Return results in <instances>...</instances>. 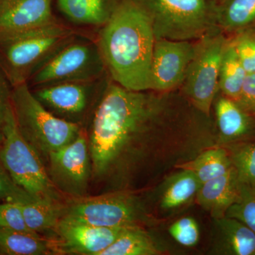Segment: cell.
<instances>
[{"instance_id":"ba28073f","label":"cell","mask_w":255,"mask_h":255,"mask_svg":"<svg viewBox=\"0 0 255 255\" xmlns=\"http://www.w3.org/2000/svg\"><path fill=\"white\" fill-rule=\"evenodd\" d=\"M229 36L219 28L194 41V53L182 91L196 110L209 117L211 106L219 92L220 66Z\"/></svg>"},{"instance_id":"f546056e","label":"cell","mask_w":255,"mask_h":255,"mask_svg":"<svg viewBox=\"0 0 255 255\" xmlns=\"http://www.w3.org/2000/svg\"><path fill=\"white\" fill-rule=\"evenodd\" d=\"M0 199L25 204L38 201L15 184L0 161Z\"/></svg>"},{"instance_id":"8fae6325","label":"cell","mask_w":255,"mask_h":255,"mask_svg":"<svg viewBox=\"0 0 255 255\" xmlns=\"http://www.w3.org/2000/svg\"><path fill=\"white\" fill-rule=\"evenodd\" d=\"M194 53V41L155 39L150 91L167 93L182 85Z\"/></svg>"},{"instance_id":"d4e9b609","label":"cell","mask_w":255,"mask_h":255,"mask_svg":"<svg viewBox=\"0 0 255 255\" xmlns=\"http://www.w3.org/2000/svg\"><path fill=\"white\" fill-rule=\"evenodd\" d=\"M162 251L142 226H130L101 255H157Z\"/></svg>"},{"instance_id":"277c9868","label":"cell","mask_w":255,"mask_h":255,"mask_svg":"<svg viewBox=\"0 0 255 255\" xmlns=\"http://www.w3.org/2000/svg\"><path fill=\"white\" fill-rule=\"evenodd\" d=\"M11 105L20 133L43 162L50 152L68 145L81 132L78 123L56 117L42 105L26 82L12 87Z\"/></svg>"},{"instance_id":"9c48e42d","label":"cell","mask_w":255,"mask_h":255,"mask_svg":"<svg viewBox=\"0 0 255 255\" xmlns=\"http://www.w3.org/2000/svg\"><path fill=\"white\" fill-rule=\"evenodd\" d=\"M73 39L33 73L32 83L41 87L63 82H88L102 75L105 67L98 46Z\"/></svg>"},{"instance_id":"4316f807","label":"cell","mask_w":255,"mask_h":255,"mask_svg":"<svg viewBox=\"0 0 255 255\" xmlns=\"http://www.w3.org/2000/svg\"><path fill=\"white\" fill-rule=\"evenodd\" d=\"M226 217L237 219L255 233V187L241 183L239 200L228 209Z\"/></svg>"},{"instance_id":"1f68e13d","label":"cell","mask_w":255,"mask_h":255,"mask_svg":"<svg viewBox=\"0 0 255 255\" xmlns=\"http://www.w3.org/2000/svg\"><path fill=\"white\" fill-rule=\"evenodd\" d=\"M236 103L255 117V73H248Z\"/></svg>"},{"instance_id":"e0dca14e","label":"cell","mask_w":255,"mask_h":255,"mask_svg":"<svg viewBox=\"0 0 255 255\" xmlns=\"http://www.w3.org/2000/svg\"><path fill=\"white\" fill-rule=\"evenodd\" d=\"M215 251L218 254L255 255V233L232 218L214 219Z\"/></svg>"},{"instance_id":"44dd1931","label":"cell","mask_w":255,"mask_h":255,"mask_svg":"<svg viewBox=\"0 0 255 255\" xmlns=\"http://www.w3.org/2000/svg\"><path fill=\"white\" fill-rule=\"evenodd\" d=\"M201 184L194 174L181 169L164 183L159 199L161 209L171 211L186 205L195 199Z\"/></svg>"},{"instance_id":"30bf717a","label":"cell","mask_w":255,"mask_h":255,"mask_svg":"<svg viewBox=\"0 0 255 255\" xmlns=\"http://www.w3.org/2000/svg\"><path fill=\"white\" fill-rule=\"evenodd\" d=\"M46 163L52 182L61 194L72 199L86 196L92 162L88 136L83 130L73 142L50 152Z\"/></svg>"},{"instance_id":"ac0fdd59","label":"cell","mask_w":255,"mask_h":255,"mask_svg":"<svg viewBox=\"0 0 255 255\" xmlns=\"http://www.w3.org/2000/svg\"><path fill=\"white\" fill-rule=\"evenodd\" d=\"M217 27L226 35L255 27V0H216Z\"/></svg>"},{"instance_id":"484cf974","label":"cell","mask_w":255,"mask_h":255,"mask_svg":"<svg viewBox=\"0 0 255 255\" xmlns=\"http://www.w3.org/2000/svg\"><path fill=\"white\" fill-rule=\"evenodd\" d=\"M227 146L240 182L255 187V142H243Z\"/></svg>"},{"instance_id":"cb8c5ba5","label":"cell","mask_w":255,"mask_h":255,"mask_svg":"<svg viewBox=\"0 0 255 255\" xmlns=\"http://www.w3.org/2000/svg\"><path fill=\"white\" fill-rule=\"evenodd\" d=\"M247 75L248 73L233 46L229 36L220 66L219 92L224 97L236 102Z\"/></svg>"},{"instance_id":"9a60e30c","label":"cell","mask_w":255,"mask_h":255,"mask_svg":"<svg viewBox=\"0 0 255 255\" xmlns=\"http://www.w3.org/2000/svg\"><path fill=\"white\" fill-rule=\"evenodd\" d=\"M241 187L237 172L233 166L226 174L201 184L196 201L213 219H221L239 200Z\"/></svg>"},{"instance_id":"4fadbf2b","label":"cell","mask_w":255,"mask_h":255,"mask_svg":"<svg viewBox=\"0 0 255 255\" xmlns=\"http://www.w3.org/2000/svg\"><path fill=\"white\" fill-rule=\"evenodd\" d=\"M52 0H0V33L25 31L56 22Z\"/></svg>"},{"instance_id":"5b68a950","label":"cell","mask_w":255,"mask_h":255,"mask_svg":"<svg viewBox=\"0 0 255 255\" xmlns=\"http://www.w3.org/2000/svg\"><path fill=\"white\" fill-rule=\"evenodd\" d=\"M1 128L3 141L0 145V161L15 184L38 200L63 202L44 162L20 133L11 105Z\"/></svg>"},{"instance_id":"4dcf8cb0","label":"cell","mask_w":255,"mask_h":255,"mask_svg":"<svg viewBox=\"0 0 255 255\" xmlns=\"http://www.w3.org/2000/svg\"><path fill=\"white\" fill-rule=\"evenodd\" d=\"M0 228H7L38 235L28 228L23 219L19 204L12 201H6L0 204Z\"/></svg>"},{"instance_id":"7402d4cb","label":"cell","mask_w":255,"mask_h":255,"mask_svg":"<svg viewBox=\"0 0 255 255\" xmlns=\"http://www.w3.org/2000/svg\"><path fill=\"white\" fill-rule=\"evenodd\" d=\"M232 167L229 152L221 147L204 151L195 158L176 165L194 174L201 184L226 174Z\"/></svg>"},{"instance_id":"83f0119b","label":"cell","mask_w":255,"mask_h":255,"mask_svg":"<svg viewBox=\"0 0 255 255\" xmlns=\"http://www.w3.org/2000/svg\"><path fill=\"white\" fill-rule=\"evenodd\" d=\"M248 73H255V27L230 36Z\"/></svg>"},{"instance_id":"52a82bcc","label":"cell","mask_w":255,"mask_h":255,"mask_svg":"<svg viewBox=\"0 0 255 255\" xmlns=\"http://www.w3.org/2000/svg\"><path fill=\"white\" fill-rule=\"evenodd\" d=\"M148 217L132 191L116 190L65 203L62 219L101 227L142 226Z\"/></svg>"},{"instance_id":"603a6c76","label":"cell","mask_w":255,"mask_h":255,"mask_svg":"<svg viewBox=\"0 0 255 255\" xmlns=\"http://www.w3.org/2000/svg\"><path fill=\"white\" fill-rule=\"evenodd\" d=\"M19 206L26 226L40 235L51 231L55 232L63 218L65 203L38 200Z\"/></svg>"},{"instance_id":"6da1fadb","label":"cell","mask_w":255,"mask_h":255,"mask_svg":"<svg viewBox=\"0 0 255 255\" xmlns=\"http://www.w3.org/2000/svg\"><path fill=\"white\" fill-rule=\"evenodd\" d=\"M114 82L97 106L88 136L92 179L122 187L130 182L152 146L163 99Z\"/></svg>"},{"instance_id":"8992f818","label":"cell","mask_w":255,"mask_h":255,"mask_svg":"<svg viewBox=\"0 0 255 255\" xmlns=\"http://www.w3.org/2000/svg\"><path fill=\"white\" fill-rule=\"evenodd\" d=\"M150 18L155 39L196 41L217 27L216 0H135Z\"/></svg>"},{"instance_id":"d6a6232c","label":"cell","mask_w":255,"mask_h":255,"mask_svg":"<svg viewBox=\"0 0 255 255\" xmlns=\"http://www.w3.org/2000/svg\"><path fill=\"white\" fill-rule=\"evenodd\" d=\"M12 85L0 64V128L4 122L5 117L11 107Z\"/></svg>"},{"instance_id":"7a4b0ae2","label":"cell","mask_w":255,"mask_h":255,"mask_svg":"<svg viewBox=\"0 0 255 255\" xmlns=\"http://www.w3.org/2000/svg\"><path fill=\"white\" fill-rule=\"evenodd\" d=\"M155 41L150 18L141 5L135 0H119L97 46L114 82L132 91H150Z\"/></svg>"},{"instance_id":"d6986e66","label":"cell","mask_w":255,"mask_h":255,"mask_svg":"<svg viewBox=\"0 0 255 255\" xmlns=\"http://www.w3.org/2000/svg\"><path fill=\"white\" fill-rule=\"evenodd\" d=\"M116 3L111 0H58L60 11L70 21L80 24L104 26Z\"/></svg>"},{"instance_id":"5bb4252c","label":"cell","mask_w":255,"mask_h":255,"mask_svg":"<svg viewBox=\"0 0 255 255\" xmlns=\"http://www.w3.org/2000/svg\"><path fill=\"white\" fill-rule=\"evenodd\" d=\"M88 82H63L41 86L35 97L48 109L60 117L73 119L85 113L90 100Z\"/></svg>"},{"instance_id":"2e32d148","label":"cell","mask_w":255,"mask_h":255,"mask_svg":"<svg viewBox=\"0 0 255 255\" xmlns=\"http://www.w3.org/2000/svg\"><path fill=\"white\" fill-rule=\"evenodd\" d=\"M216 115L221 143L228 145L249 142L255 137V117L235 101L220 97L216 102Z\"/></svg>"},{"instance_id":"3957f363","label":"cell","mask_w":255,"mask_h":255,"mask_svg":"<svg viewBox=\"0 0 255 255\" xmlns=\"http://www.w3.org/2000/svg\"><path fill=\"white\" fill-rule=\"evenodd\" d=\"M58 22L25 31L0 33V64L12 87L26 82L52 55L73 38Z\"/></svg>"},{"instance_id":"f1b7e54d","label":"cell","mask_w":255,"mask_h":255,"mask_svg":"<svg viewBox=\"0 0 255 255\" xmlns=\"http://www.w3.org/2000/svg\"><path fill=\"white\" fill-rule=\"evenodd\" d=\"M169 233L178 243L188 248L195 246L200 238L199 225L191 217L177 220L169 228Z\"/></svg>"},{"instance_id":"836d02e7","label":"cell","mask_w":255,"mask_h":255,"mask_svg":"<svg viewBox=\"0 0 255 255\" xmlns=\"http://www.w3.org/2000/svg\"><path fill=\"white\" fill-rule=\"evenodd\" d=\"M3 141V133L2 130H1V128H0V145H1V142Z\"/></svg>"},{"instance_id":"ffe728a7","label":"cell","mask_w":255,"mask_h":255,"mask_svg":"<svg viewBox=\"0 0 255 255\" xmlns=\"http://www.w3.org/2000/svg\"><path fill=\"white\" fill-rule=\"evenodd\" d=\"M0 253L7 255L55 254L51 240L7 228H0Z\"/></svg>"},{"instance_id":"7c38bea8","label":"cell","mask_w":255,"mask_h":255,"mask_svg":"<svg viewBox=\"0 0 255 255\" xmlns=\"http://www.w3.org/2000/svg\"><path fill=\"white\" fill-rule=\"evenodd\" d=\"M129 227H101L61 219L55 230L58 239L52 241L55 254L101 255Z\"/></svg>"}]
</instances>
